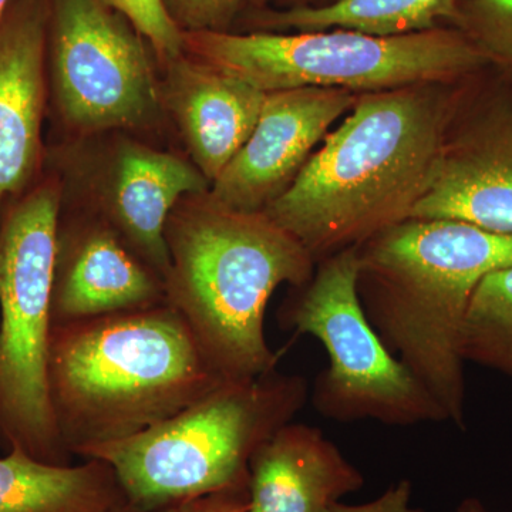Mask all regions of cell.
Wrapping results in <instances>:
<instances>
[{"instance_id":"cell-1","label":"cell","mask_w":512,"mask_h":512,"mask_svg":"<svg viewBox=\"0 0 512 512\" xmlns=\"http://www.w3.org/2000/svg\"><path fill=\"white\" fill-rule=\"evenodd\" d=\"M470 79L359 94L349 116L326 134L265 214L316 264L409 220Z\"/></svg>"},{"instance_id":"cell-2","label":"cell","mask_w":512,"mask_h":512,"mask_svg":"<svg viewBox=\"0 0 512 512\" xmlns=\"http://www.w3.org/2000/svg\"><path fill=\"white\" fill-rule=\"evenodd\" d=\"M357 293L389 352L466 429L463 329L481 279L512 265V235L456 220L409 218L356 247Z\"/></svg>"},{"instance_id":"cell-3","label":"cell","mask_w":512,"mask_h":512,"mask_svg":"<svg viewBox=\"0 0 512 512\" xmlns=\"http://www.w3.org/2000/svg\"><path fill=\"white\" fill-rule=\"evenodd\" d=\"M225 380L167 303L53 326L50 403L72 456L131 439Z\"/></svg>"},{"instance_id":"cell-4","label":"cell","mask_w":512,"mask_h":512,"mask_svg":"<svg viewBox=\"0 0 512 512\" xmlns=\"http://www.w3.org/2000/svg\"><path fill=\"white\" fill-rule=\"evenodd\" d=\"M165 303L183 316L208 362L224 379L275 372L265 336L276 289L302 288L315 259L265 212L222 207L207 194L185 197L165 227Z\"/></svg>"},{"instance_id":"cell-5","label":"cell","mask_w":512,"mask_h":512,"mask_svg":"<svg viewBox=\"0 0 512 512\" xmlns=\"http://www.w3.org/2000/svg\"><path fill=\"white\" fill-rule=\"evenodd\" d=\"M308 399L302 376L272 372L225 380L197 402L131 439L89 448L83 460L113 468L124 497L146 508L248 487L256 451Z\"/></svg>"},{"instance_id":"cell-6","label":"cell","mask_w":512,"mask_h":512,"mask_svg":"<svg viewBox=\"0 0 512 512\" xmlns=\"http://www.w3.org/2000/svg\"><path fill=\"white\" fill-rule=\"evenodd\" d=\"M184 53L264 93L318 87L356 94L456 83L493 66L461 30L377 37L353 30L185 32Z\"/></svg>"},{"instance_id":"cell-7","label":"cell","mask_w":512,"mask_h":512,"mask_svg":"<svg viewBox=\"0 0 512 512\" xmlns=\"http://www.w3.org/2000/svg\"><path fill=\"white\" fill-rule=\"evenodd\" d=\"M62 194L23 195L0 220V440L50 464H70L53 414L49 353Z\"/></svg>"},{"instance_id":"cell-8","label":"cell","mask_w":512,"mask_h":512,"mask_svg":"<svg viewBox=\"0 0 512 512\" xmlns=\"http://www.w3.org/2000/svg\"><path fill=\"white\" fill-rule=\"evenodd\" d=\"M357 249L319 262L281 322L322 343L329 366L313 386L316 412L339 423L373 420L393 427L447 423L440 407L384 346L357 293Z\"/></svg>"},{"instance_id":"cell-9","label":"cell","mask_w":512,"mask_h":512,"mask_svg":"<svg viewBox=\"0 0 512 512\" xmlns=\"http://www.w3.org/2000/svg\"><path fill=\"white\" fill-rule=\"evenodd\" d=\"M52 83L64 121L83 134L146 126L163 100L146 37L103 0H55Z\"/></svg>"},{"instance_id":"cell-10","label":"cell","mask_w":512,"mask_h":512,"mask_svg":"<svg viewBox=\"0 0 512 512\" xmlns=\"http://www.w3.org/2000/svg\"><path fill=\"white\" fill-rule=\"evenodd\" d=\"M410 218L463 221L512 235L510 70L490 66L464 84Z\"/></svg>"},{"instance_id":"cell-11","label":"cell","mask_w":512,"mask_h":512,"mask_svg":"<svg viewBox=\"0 0 512 512\" xmlns=\"http://www.w3.org/2000/svg\"><path fill=\"white\" fill-rule=\"evenodd\" d=\"M357 99L356 93L318 87L266 93L254 131L211 184L208 197L229 210L264 212Z\"/></svg>"},{"instance_id":"cell-12","label":"cell","mask_w":512,"mask_h":512,"mask_svg":"<svg viewBox=\"0 0 512 512\" xmlns=\"http://www.w3.org/2000/svg\"><path fill=\"white\" fill-rule=\"evenodd\" d=\"M163 303V278L103 218L69 225L60 218L53 326Z\"/></svg>"},{"instance_id":"cell-13","label":"cell","mask_w":512,"mask_h":512,"mask_svg":"<svg viewBox=\"0 0 512 512\" xmlns=\"http://www.w3.org/2000/svg\"><path fill=\"white\" fill-rule=\"evenodd\" d=\"M46 23L26 2L0 22V220L39 165L46 104Z\"/></svg>"},{"instance_id":"cell-14","label":"cell","mask_w":512,"mask_h":512,"mask_svg":"<svg viewBox=\"0 0 512 512\" xmlns=\"http://www.w3.org/2000/svg\"><path fill=\"white\" fill-rule=\"evenodd\" d=\"M161 97L177 121L192 163L212 184L247 143L266 93L184 53L168 60Z\"/></svg>"},{"instance_id":"cell-15","label":"cell","mask_w":512,"mask_h":512,"mask_svg":"<svg viewBox=\"0 0 512 512\" xmlns=\"http://www.w3.org/2000/svg\"><path fill=\"white\" fill-rule=\"evenodd\" d=\"M211 183L183 158L138 143H124L111 171L103 220L138 258L165 279V227L171 212L191 195L207 194Z\"/></svg>"},{"instance_id":"cell-16","label":"cell","mask_w":512,"mask_h":512,"mask_svg":"<svg viewBox=\"0 0 512 512\" xmlns=\"http://www.w3.org/2000/svg\"><path fill=\"white\" fill-rule=\"evenodd\" d=\"M365 478L322 430L288 423L256 451L249 466L252 512H330Z\"/></svg>"},{"instance_id":"cell-17","label":"cell","mask_w":512,"mask_h":512,"mask_svg":"<svg viewBox=\"0 0 512 512\" xmlns=\"http://www.w3.org/2000/svg\"><path fill=\"white\" fill-rule=\"evenodd\" d=\"M123 498L116 473L104 461L62 466L20 448L0 457V512H107Z\"/></svg>"},{"instance_id":"cell-18","label":"cell","mask_w":512,"mask_h":512,"mask_svg":"<svg viewBox=\"0 0 512 512\" xmlns=\"http://www.w3.org/2000/svg\"><path fill=\"white\" fill-rule=\"evenodd\" d=\"M461 0H335L259 16L264 28L296 32L345 29L377 37L412 35L456 18Z\"/></svg>"},{"instance_id":"cell-19","label":"cell","mask_w":512,"mask_h":512,"mask_svg":"<svg viewBox=\"0 0 512 512\" xmlns=\"http://www.w3.org/2000/svg\"><path fill=\"white\" fill-rule=\"evenodd\" d=\"M466 363L512 382V265L485 275L471 296L463 329Z\"/></svg>"},{"instance_id":"cell-20","label":"cell","mask_w":512,"mask_h":512,"mask_svg":"<svg viewBox=\"0 0 512 512\" xmlns=\"http://www.w3.org/2000/svg\"><path fill=\"white\" fill-rule=\"evenodd\" d=\"M451 23L493 66L512 72V0H461Z\"/></svg>"},{"instance_id":"cell-21","label":"cell","mask_w":512,"mask_h":512,"mask_svg":"<svg viewBox=\"0 0 512 512\" xmlns=\"http://www.w3.org/2000/svg\"><path fill=\"white\" fill-rule=\"evenodd\" d=\"M133 23L150 46L163 57L171 60L184 55V33L178 29L161 0H103Z\"/></svg>"},{"instance_id":"cell-22","label":"cell","mask_w":512,"mask_h":512,"mask_svg":"<svg viewBox=\"0 0 512 512\" xmlns=\"http://www.w3.org/2000/svg\"><path fill=\"white\" fill-rule=\"evenodd\" d=\"M181 32H227L242 0H161Z\"/></svg>"},{"instance_id":"cell-23","label":"cell","mask_w":512,"mask_h":512,"mask_svg":"<svg viewBox=\"0 0 512 512\" xmlns=\"http://www.w3.org/2000/svg\"><path fill=\"white\" fill-rule=\"evenodd\" d=\"M412 481L402 480L393 484L376 500L360 505H345L338 503L333 505L330 512H424L420 508L413 507Z\"/></svg>"},{"instance_id":"cell-24","label":"cell","mask_w":512,"mask_h":512,"mask_svg":"<svg viewBox=\"0 0 512 512\" xmlns=\"http://www.w3.org/2000/svg\"><path fill=\"white\" fill-rule=\"evenodd\" d=\"M177 508L178 512H252L248 487L202 495L185 501Z\"/></svg>"},{"instance_id":"cell-25","label":"cell","mask_w":512,"mask_h":512,"mask_svg":"<svg viewBox=\"0 0 512 512\" xmlns=\"http://www.w3.org/2000/svg\"><path fill=\"white\" fill-rule=\"evenodd\" d=\"M107 512H178L177 507L146 508L128 501L127 498L119 501Z\"/></svg>"},{"instance_id":"cell-26","label":"cell","mask_w":512,"mask_h":512,"mask_svg":"<svg viewBox=\"0 0 512 512\" xmlns=\"http://www.w3.org/2000/svg\"><path fill=\"white\" fill-rule=\"evenodd\" d=\"M456 512H490L483 501L476 497H467L458 504Z\"/></svg>"},{"instance_id":"cell-27","label":"cell","mask_w":512,"mask_h":512,"mask_svg":"<svg viewBox=\"0 0 512 512\" xmlns=\"http://www.w3.org/2000/svg\"><path fill=\"white\" fill-rule=\"evenodd\" d=\"M10 0H0V22L5 18L8 13Z\"/></svg>"},{"instance_id":"cell-28","label":"cell","mask_w":512,"mask_h":512,"mask_svg":"<svg viewBox=\"0 0 512 512\" xmlns=\"http://www.w3.org/2000/svg\"><path fill=\"white\" fill-rule=\"evenodd\" d=\"M251 2H254V3H262V2H264V0H251Z\"/></svg>"}]
</instances>
